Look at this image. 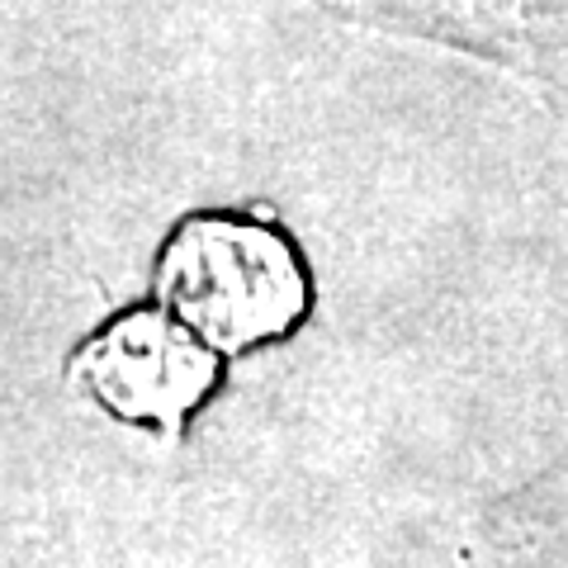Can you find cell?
Instances as JSON below:
<instances>
[{
  "label": "cell",
  "mask_w": 568,
  "mask_h": 568,
  "mask_svg": "<svg viewBox=\"0 0 568 568\" xmlns=\"http://www.w3.org/2000/svg\"><path fill=\"white\" fill-rule=\"evenodd\" d=\"M77 369L91 379L95 398L142 422H181L219 375L213 346L200 342L175 313L123 317L85 346Z\"/></svg>",
  "instance_id": "cell-2"
},
{
  "label": "cell",
  "mask_w": 568,
  "mask_h": 568,
  "mask_svg": "<svg viewBox=\"0 0 568 568\" xmlns=\"http://www.w3.org/2000/svg\"><path fill=\"white\" fill-rule=\"evenodd\" d=\"M162 298L213 351H246L304 317L308 284L294 246L271 227L200 219L166 246Z\"/></svg>",
  "instance_id": "cell-1"
}]
</instances>
